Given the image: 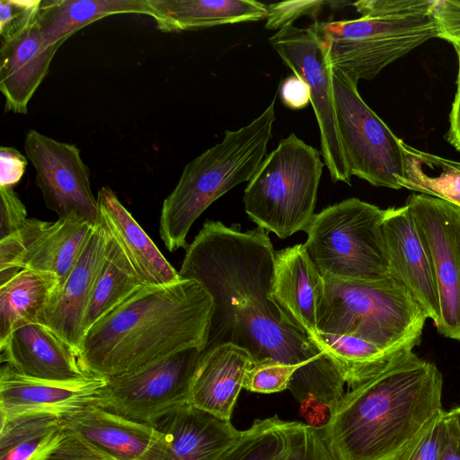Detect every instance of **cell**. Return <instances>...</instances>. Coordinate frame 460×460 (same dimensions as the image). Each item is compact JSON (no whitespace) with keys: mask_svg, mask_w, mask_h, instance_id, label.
I'll return each mask as SVG.
<instances>
[{"mask_svg":"<svg viewBox=\"0 0 460 460\" xmlns=\"http://www.w3.org/2000/svg\"><path fill=\"white\" fill-rule=\"evenodd\" d=\"M275 250L268 231H242L207 220L186 248L179 275L199 281L213 299L205 349L234 344L253 362L271 358L299 366L288 389L300 406L327 405L343 396L345 381L332 360L271 296Z\"/></svg>","mask_w":460,"mask_h":460,"instance_id":"cell-1","label":"cell"},{"mask_svg":"<svg viewBox=\"0 0 460 460\" xmlns=\"http://www.w3.org/2000/svg\"><path fill=\"white\" fill-rule=\"evenodd\" d=\"M443 376L413 350L345 393L321 430L335 460H395L444 414Z\"/></svg>","mask_w":460,"mask_h":460,"instance_id":"cell-2","label":"cell"},{"mask_svg":"<svg viewBox=\"0 0 460 460\" xmlns=\"http://www.w3.org/2000/svg\"><path fill=\"white\" fill-rule=\"evenodd\" d=\"M212 312V296L195 279L145 285L85 332L80 366L108 378L185 349L203 351Z\"/></svg>","mask_w":460,"mask_h":460,"instance_id":"cell-3","label":"cell"},{"mask_svg":"<svg viewBox=\"0 0 460 460\" xmlns=\"http://www.w3.org/2000/svg\"><path fill=\"white\" fill-rule=\"evenodd\" d=\"M276 96L259 117L237 130H226L220 143L186 164L164 199L159 218V234L169 252L187 248V234L196 219L218 198L255 175L272 137Z\"/></svg>","mask_w":460,"mask_h":460,"instance_id":"cell-4","label":"cell"},{"mask_svg":"<svg viewBox=\"0 0 460 460\" xmlns=\"http://www.w3.org/2000/svg\"><path fill=\"white\" fill-rule=\"evenodd\" d=\"M318 332L353 336L397 353L420 344L426 314L394 278L343 280L323 276Z\"/></svg>","mask_w":460,"mask_h":460,"instance_id":"cell-5","label":"cell"},{"mask_svg":"<svg viewBox=\"0 0 460 460\" xmlns=\"http://www.w3.org/2000/svg\"><path fill=\"white\" fill-rule=\"evenodd\" d=\"M320 154L291 133L265 157L243 195L245 212L259 227L279 238L305 231L314 216Z\"/></svg>","mask_w":460,"mask_h":460,"instance_id":"cell-6","label":"cell"},{"mask_svg":"<svg viewBox=\"0 0 460 460\" xmlns=\"http://www.w3.org/2000/svg\"><path fill=\"white\" fill-rule=\"evenodd\" d=\"M385 209L356 198L314 214L306 252L323 276L369 281L392 277L382 231Z\"/></svg>","mask_w":460,"mask_h":460,"instance_id":"cell-7","label":"cell"},{"mask_svg":"<svg viewBox=\"0 0 460 460\" xmlns=\"http://www.w3.org/2000/svg\"><path fill=\"white\" fill-rule=\"evenodd\" d=\"M314 23L329 66L357 83L375 78L396 59L438 37L432 13L361 16Z\"/></svg>","mask_w":460,"mask_h":460,"instance_id":"cell-8","label":"cell"},{"mask_svg":"<svg viewBox=\"0 0 460 460\" xmlns=\"http://www.w3.org/2000/svg\"><path fill=\"white\" fill-rule=\"evenodd\" d=\"M341 145L350 175L376 187L401 189L402 140L363 101L358 83L332 67Z\"/></svg>","mask_w":460,"mask_h":460,"instance_id":"cell-9","label":"cell"},{"mask_svg":"<svg viewBox=\"0 0 460 460\" xmlns=\"http://www.w3.org/2000/svg\"><path fill=\"white\" fill-rule=\"evenodd\" d=\"M201 352L185 349L136 371L108 377L97 406L153 426L170 410L190 403L191 381Z\"/></svg>","mask_w":460,"mask_h":460,"instance_id":"cell-10","label":"cell"},{"mask_svg":"<svg viewBox=\"0 0 460 460\" xmlns=\"http://www.w3.org/2000/svg\"><path fill=\"white\" fill-rule=\"evenodd\" d=\"M269 41L284 64L309 88L321 139V154L332 181L351 184L340 141L332 67L315 23L298 28L288 24L270 37Z\"/></svg>","mask_w":460,"mask_h":460,"instance_id":"cell-11","label":"cell"},{"mask_svg":"<svg viewBox=\"0 0 460 460\" xmlns=\"http://www.w3.org/2000/svg\"><path fill=\"white\" fill-rule=\"evenodd\" d=\"M405 205L430 257L444 337L460 341V208L426 194H411Z\"/></svg>","mask_w":460,"mask_h":460,"instance_id":"cell-12","label":"cell"},{"mask_svg":"<svg viewBox=\"0 0 460 460\" xmlns=\"http://www.w3.org/2000/svg\"><path fill=\"white\" fill-rule=\"evenodd\" d=\"M94 226L74 215L54 222L27 218L20 230L0 240V282L27 269L54 273L62 283Z\"/></svg>","mask_w":460,"mask_h":460,"instance_id":"cell-13","label":"cell"},{"mask_svg":"<svg viewBox=\"0 0 460 460\" xmlns=\"http://www.w3.org/2000/svg\"><path fill=\"white\" fill-rule=\"evenodd\" d=\"M24 150L35 169V183L46 207L58 217L74 215L95 225L97 199L91 190L90 170L79 149L31 129L25 136Z\"/></svg>","mask_w":460,"mask_h":460,"instance_id":"cell-14","label":"cell"},{"mask_svg":"<svg viewBox=\"0 0 460 460\" xmlns=\"http://www.w3.org/2000/svg\"><path fill=\"white\" fill-rule=\"evenodd\" d=\"M154 437L136 460H217L239 438L230 420L192 403L177 406L153 424Z\"/></svg>","mask_w":460,"mask_h":460,"instance_id":"cell-15","label":"cell"},{"mask_svg":"<svg viewBox=\"0 0 460 460\" xmlns=\"http://www.w3.org/2000/svg\"><path fill=\"white\" fill-rule=\"evenodd\" d=\"M106 377L52 381L23 376L7 364L0 370V418L47 413L65 418L97 405Z\"/></svg>","mask_w":460,"mask_h":460,"instance_id":"cell-16","label":"cell"},{"mask_svg":"<svg viewBox=\"0 0 460 460\" xmlns=\"http://www.w3.org/2000/svg\"><path fill=\"white\" fill-rule=\"evenodd\" d=\"M108 239L109 231L98 217L76 263L52 292L37 319L68 343L77 356L84 336L86 309Z\"/></svg>","mask_w":460,"mask_h":460,"instance_id":"cell-17","label":"cell"},{"mask_svg":"<svg viewBox=\"0 0 460 460\" xmlns=\"http://www.w3.org/2000/svg\"><path fill=\"white\" fill-rule=\"evenodd\" d=\"M382 231L391 276L405 287L436 326L439 304L433 267L408 207L385 209Z\"/></svg>","mask_w":460,"mask_h":460,"instance_id":"cell-18","label":"cell"},{"mask_svg":"<svg viewBox=\"0 0 460 460\" xmlns=\"http://www.w3.org/2000/svg\"><path fill=\"white\" fill-rule=\"evenodd\" d=\"M217 460L335 459L321 430L273 416L254 420Z\"/></svg>","mask_w":460,"mask_h":460,"instance_id":"cell-19","label":"cell"},{"mask_svg":"<svg viewBox=\"0 0 460 460\" xmlns=\"http://www.w3.org/2000/svg\"><path fill=\"white\" fill-rule=\"evenodd\" d=\"M0 352L3 364L26 376L71 381L93 376L82 369L68 343L38 322L14 329L0 343Z\"/></svg>","mask_w":460,"mask_h":460,"instance_id":"cell-20","label":"cell"},{"mask_svg":"<svg viewBox=\"0 0 460 460\" xmlns=\"http://www.w3.org/2000/svg\"><path fill=\"white\" fill-rule=\"evenodd\" d=\"M324 279L304 243L275 251L271 296L294 323L315 342Z\"/></svg>","mask_w":460,"mask_h":460,"instance_id":"cell-21","label":"cell"},{"mask_svg":"<svg viewBox=\"0 0 460 460\" xmlns=\"http://www.w3.org/2000/svg\"><path fill=\"white\" fill-rule=\"evenodd\" d=\"M252 362L246 349L234 344H221L204 349L192 377L190 403L220 419L230 420Z\"/></svg>","mask_w":460,"mask_h":460,"instance_id":"cell-22","label":"cell"},{"mask_svg":"<svg viewBox=\"0 0 460 460\" xmlns=\"http://www.w3.org/2000/svg\"><path fill=\"white\" fill-rule=\"evenodd\" d=\"M60 45L45 41L38 22L0 44V90L5 111L27 114L28 103L49 70Z\"/></svg>","mask_w":460,"mask_h":460,"instance_id":"cell-23","label":"cell"},{"mask_svg":"<svg viewBox=\"0 0 460 460\" xmlns=\"http://www.w3.org/2000/svg\"><path fill=\"white\" fill-rule=\"evenodd\" d=\"M98 217L119 243L147 286H164L181 278L152 239L107 186L97 192Z\"/></svg>","mask_w":460,"mask_h":460,"instance_id":"cell-24","label":"cell"},{"mask_svg":"<svg viewBox=\"0 0 460 460\" xmlns=\"http://www.w3.org/2000/svg\"><path fill=\"white\" fill-rule=\"evenodd\" d=\"M66 428L117 460H136L149 446L154 427L128 420L97 405L63 418Z\"/></svg>","mask_w":460,"mask_h":460,"instance_id":"cell-25","label":"cell"},{"mask_svg":"<svg viewBox=\"0 0 460 460\" xmlns=\"http://www.w3.org/2000/svg\"><path fill=\"white\" fill-rule=\"evenodd\" d=\"M158 30L174 32L256 22L268 16V5L253 0H149Z\"/></svg>","mask_w":460,"mask_h":460,"instance_id":"cell-26","label":"cell"},{"mask_svg":"<svg viewBox=\"0 0 460 460\" xmlns=\"http://www.w3.org/2000/svg\"><path fill=\"white\" fill-rule=\"evenodd\" d=\"M122 13L154 17L149 0H41L37 22L49 45H62L84 26Z\"/></svg>","mask_w":460,"mask_h":460,"instance_id":"cell-27","label":"cell"},{"mask_svg":"<svg viewBox=\"0 0 460 460\" xmlns=\"http://www.w3.org/2000/svg\"><path fill=\"white\" fill-rule=\"evenodd\" d=\"M144 286L126 252L109 232L104 257L85 313L84 334Z\"/></svg>","mask_w":460,"mask_h":460,"instance_id":"cell-28","label":"cell"},{"mask_svg":"<svg viewBox=\"0 0 460 460\" xmlns=\"http://www.w3.org/2000/svg\"><path fill=\"white\" fill-rule=\"evenodd\" d=\"M58 283L54 273L27 269L0 283V343L14 329L37 322Z\"/></svg>","mask_w":460,"mask_h":460,"instance_id":"cell-29","label":"cell"},{"mask_svg":"<svg viewBox=\"0 0 460 460\" xmlns=\"http://www.w3.org/2000/svg\"><path fill=\"white\" fill-rule=\"evenodd\" d=\"M401 188L448 201L460 208V162L416 149L402 141Z\"/></svg>","mask_w":460,"mask_h":460,"instance_id":"cell-30","label":"cell"},{"mask_svg":"<svg viewBox=\"0 0 460 460\" xmlns=\"http://www.w3.org/2000/svg\"><path fill=\"white\" fill-rule=\"evenodd\" d=\"M315 343L332 360L350 389L376 375L401 353L385 350L353 336L321 332H318Z\"/></svg>","mask_w":460,"mask_h":460,"instance_id":"cell-31","label":"cell"},{"mask_svg":"<svg viewBox=\"0 0 460 460\" xmlns=\"http://www.w3.org/2000/svg\"><path fill=\"white\" fill-rule=\"evenodd\" d=\"M0 420V460H31L64 428L63 418L47 413Z\"/></svg>","mask_w":460,"mask_h":460,"instance_id":"cell-32","label":"cell"},{"mask_svg":"<svg viewBox=\"0 0 460 460\" xmlns=\"http://www.w3.org/2000/svg\"><path fill=\"white\" fill-rule=\"evenodd\" d=\"M35 460H117L65 427Z\"/></svg>","mask_w":460,"mask_h":460,"instance_id":"cell-33","label":"cell"},{"mask_svg":"<svg viewBox=\"0 0 460 460\" xmlns=\"http://www.w3.org/2000/svg\"><path fill=\"white\" fill-rule=\"evenodd\" d=\"M299 366L285 364L271 358L252 362L248 369L243 388L261 394H272L288 389Z\"/></svg>","mask_w":460,"mask_h":460,"instance_id":"cell-34","label":"cell"},{"mask_svg":"<svg viewBox=\"0 0 460 460\" xmlns=\"http://www.w3.org/2000/svg\"><path fill=\"white\" fill-rule=\"evenodd\" d=\"M41 0H0L1 42L15 39L37 21Z\"/></svg>","mask_w":460,"mask_h":460,"instance_id":"cell-35","label":"cell"},{"mask_svg":"<svg viewBox=\"0 0 460 460\" xmlns=\"http://www.w3.org/2000/svg\"><path fill=\"white\" fill-rule=\"evenodd\" d=\"M434 0H362L352 5L361 16L431 13Z\"/></svg>","mask_w":460,"mask_h":460,"instance_id":"cell-36","label":"cell"},{"mask_svg":"<svg viewBox=\"0 0 460 460\" xmlns=\"http://www.w3.org/2000/svg\"><path fill=\"white\" fill-rule=\"evenodd\" d=\"M446 429L444 414L395 460H440Z\"/></svg>","mask_w":460,"mask_h":460,"instance_id":"cell-37","label":"cell"},{"mask_svg":"<svg viewBox=\"0 0 460 460\" xmlns=\"http://www.w3.org/2000/svg\"><path fill=\"white\" fill-rule=\"evenodd\" d=\"M323 1H288L268 5V16L265 28L269 30L280 29L302 15H313Z\"/></svg>","mask_w":460,"mask_h":460,"instance_id":"cell-38","label":"cell"},{"mask_svg":"<svg viewBox=\"0 0 460 460\" xmlns=\"http://www.w3.org/2000/svg\"><path fill=\"white\" fill-rule=\"evenodd\" d=\"M0 240L22 228L27 220V212L13 188L0 186Z\"/></svg>","mask_w":460,"mask_h":460,"instance_id":"cell-39","label":"cell"},{"mask_svg":"<svg viewBox=\"0 0 460 460\" xmlns=\"http://www.w3.org/2000/svg\"><path fill=\"white\" fill-rule=\"evenodd\" d=\"M431 13L438 26V37L459 46L460 1L434 0Z\"/></svg>","mask_w":460,"mask_h":460,"instance_id":"cell-40","label":"cell"},{"mask_svg":"<svg viewBox=\"0 0 460 460\" xmlns=\"http://www.w3.org/2000/svg\"><path fill=\"white\" fill-rule=\"evenodd\" d=\"M28 158L16 148L0 147V186L13 188L22 178Z\"/></svg>","mask_w":460,"mask_h":460,"instance_id":"cell-41","label":"cell"},{"mask_svg":"<svg viewBox=\"0 0 460 460\" xmlns=\"http://www.w3.org/2000/svg\"><path fill=\"white\" fill-rule=\"evenodd\" d=\"M280 97L286 106L303 109L310 102V92L305 83L293 75L286 78L280 87Z\"/></svg>","mask_w":460,"mask_h":460,"instance_id":"cell-42","label":"cell"},{"mask_svg":"<svg viewBox=\"0 0 460 460\" xmlns=\"http://www.w3.org/2000/svg\"><path fill=\"white\" fill-rule=\"evenodd\" d=\"M458 57V73L456 92L449 114V128L447 134V141L460 151V45L455 46Z\"/></svg>","mask_w":460,"mask_h":460,"instance_id":"cell-43","label":"cell"},{"mask_svg":"<svg viewBox=\"0 0 460 460\" xmlns=\"http://www.w3.org/2000/svg\"><path fill=\"white\" fill-rule=\"evenodd\" d=\"M445 421L446 429L440 460H460V432L446 415Z\"/></svg>","mask_w":460,"mask_h":460,"instance_id":"cell-44","label":"cell"},{"mask_svg":"<svg viewBox=\"0 0 460 460\" xmlns=\"http://www.w3.org/2000/svg\"><path fill=\"white\" fill-rule=\"evenodd\" d=\"M445 415L455 424L460 432V406L453 408L449 411H446Z\"/></svg>","mask_w":460,"mask_h":460,"instance_id":"cell-45","label":"cell"},{"mask_svg":"<svg viewBox=\"0 0 460 460\" xmlns=\"http://www.w3.org/2000/svg\"><path fill=\"white\" fill-rule=\"evenodd\" d=\"M31 460H35V459H31Z\"/></svg>","mask_w":460,"mask_h":460,"instance_id":"cell-46","label":"cell"}]
</instances>
